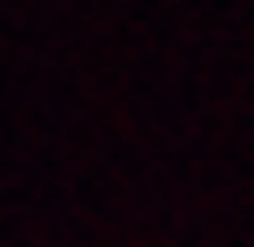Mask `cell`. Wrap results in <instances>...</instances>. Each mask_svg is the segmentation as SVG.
<instances>
[]
</instances>
